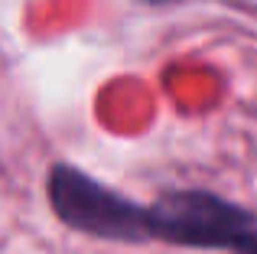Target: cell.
Instances as JSON below:
<instances>
[{"mask_svg":"<svg viewBox=\"0 0 257 254\" xmlns=\"http://www.w3.org/2000/svg\"><path fill=\"white\" fill-rule=\"evenodd\" d=\"M234 254H257V228H254L251 235H247L244 241L238 244V248H234Z\"/></svg>","mask_w":257,"mask_h":254,"instance_id":"cell-3","label":"cell"},{"mask_svg":"<svg viewBox=\"0 0 257 254\" xmlns=\"http://www.w3.org/2000/svg\"><path fill=\"white\" fill-rule=\"evenodd\" d=\"M49 202L56 215L75 231L111 241H144L150 238L147 209L114 189L94 183L88 173L69 163H56L49 170Z\"/></svg>","mask_w":257,"mask_h":254,"instance_id":"cell-1","label":"cell"},{"mask_svg":"<svg viewBox=\"0 0 257 254\" xmlns=\"http://www.w3.org/2000/svg\"><path fill=\"white\" fill-rule=\"evenodd\" d=\"M150 238H163L189 248H238L254 231L251 212L212 196V192L186 189L166 192L147 209Z\"/></svg>","mask_w":257,"mask_h":254,"instance_id":"cell-2","label":"cell"}]
</instances>
